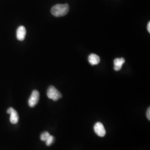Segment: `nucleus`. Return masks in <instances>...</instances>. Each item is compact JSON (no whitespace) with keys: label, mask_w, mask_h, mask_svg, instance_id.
<instances>
[{"label":"nucleus","mask_w":150,"mask_h":150,"mask_svg":"<svg viewBox=\"0 0 150 150\" xmlns=\"http://www.w3.org/2000/svg\"><path fill=\"white\" fill-rule=\"evenodd\" d=\"M69 11V6L67 4H57L51 8V13L55 17H62L67 14Z\"/></svg>","instance_id":"nucleus-1"},{"label":"nucleus","mask_w":150,"mask_h":150,"mask_svg":"<svg viewBox=\"0 0 150 150\" xmlns=\"http://www.w3.org/2000/svg\"><path fill=\"white\" fill-rule=\"evenodd\" d=\"M40 93L37 90H34L32 92V94L28 100V105L31 107H35L39 101Z\"/></svg>","instance_id":"nucleus-3"},{"label":"nucleus","mask_w":150,"mask_h":150,"mask_svg":"<svg viewBox=\"0 0 150 150\" xmlns=\"http://www.w3.org/2000/svg\"><path fill=\"white\" fill-rule=\"evenodd\" d=\"M147 30L149 32H150V22L148 23V25H147Z\"/></svg>","instance_id":"nucleus-12"},{"label":"nucleus","mask_w":150,"mask_h":150,"mask_svg":"<svg viewBox=\"0 0 150 150\" xmlns=\"http://www.w3.org/2000/svg\"><path fill=\"white\" fill-rule=\"evenodd\" d=\"M54 136L50 135L48 139H47L46 141V144L47 146H50L54 143Z\"/></svg>","instance_id":"nucleus-10"},{"label":"nucleus","mask_w":150,"mask_h":150,"mask_svg":"<svg viewBox=\"0 0 150 150\" xmlns=\"http://www.w3.org/2000/svg\"><path fill=\"white\" fill-rule=\"evenodd\" d=\"M7 112L8 114H10V122L13 124H16L19 121V116L18 115V113L16 110L13 108L12 107L9 108Z\"/></svg>","instance_id":"nucleus-5"},{"label":"nucleus","mask_w":150,"mask_h":150,"mask_svg":"<svg viewBox=\"0 0 150 150\" xmlns=\"http://www.w3.org/2000/svg\"><path fill=\"white\" fill-rule=\"evenodd\" d=\"M125 62V59L123 58H117L114 60V70L115 71H120L121 69L122 65Z\"/></svg>","instance_id":"nucleus-7"},{"label":"nucleus","mask_w":150,"mask_h":150,"mask_svg":"<svg viewBox=\"0 0 150 150\" xmlns=\"http://www.w3.org/2000/svg\"><path fill=\"white\" fill-rule=\"evenodd\" d=\"M47 95L49 98L54 100V101H57L62 96L61 92L53 86H50L48 87Z\"/></svg>","instance_id":"nucleus-2"},{"label":"nucleus","mask_w":150,"mask_h":150,"mask_svg":"<svg viewBox=\"0 0 150 150\" xmlns=\"http://www.w3.org/2000/svg\"><path fill=\"white\" fill-rule=\"evenodd\" d=\"M88 61L91 65H96L100 62V58L96 54H92L88 56Z\"/></svg>","instance_id":"nucleus-8"},{"label":"nucleus","mask_w":150,"mask_h":150,"mask_svg":"<svg viewBox=\"0 0 150 150\" xmlns=\"http://www.w3.org/2000/svg\"><path fill=\"white\" fill-rule=\"evenodd\" d=\"M50 134H49V132L46 131V132H43L42 134H41L40 136V139L42 141H46V140L48 139V137H50Z\"/></svg>","instance_id":"nucleus-9"},{"label":"nucleus","mask_w":150,"mask_h":150,"mask_svg":"<svg viewBox=\"0 0 150 150\" xmlns=\"http://www.w3.org/2000/svg\"><path fill=\"white\" fill-rule=\"evenodd\" d=\"M26 35V30L25 27L23 26H21L18 27L17 30L16 36L17 38L19 41H23Z\"/></svg>","instance_id":"nucleus-6"},{"label":"nucleus","mask_w":150,"mask_h":150,"mask_svg":"<svg viewBox=\"0 0 150 150\" xmlns=\"http://www.w3.org/2000/svg\"><path fill=\"white\" fill-rule=\"evenodd\" d=\"M95 132L100 137H103L106 134V130L101 122H98L94 125Z\"/></svg>","instance_id":"nucleus-4"},{"label":"nucleus","mask_w":150,"mask_h":150,"mask_svg":"<svg viewBox=\"0 0 150 150\" xmlns=\"http://www.w3.org/2000/svg\"><path fill=\"white\" fill-rule=\"evenodd\" d=\"M146 116L147 118H148V120L150 121V108L149 107V108L147 110V112H146Z\"/></svg>","instance_id":"nucleus-11"}]
</instances>
